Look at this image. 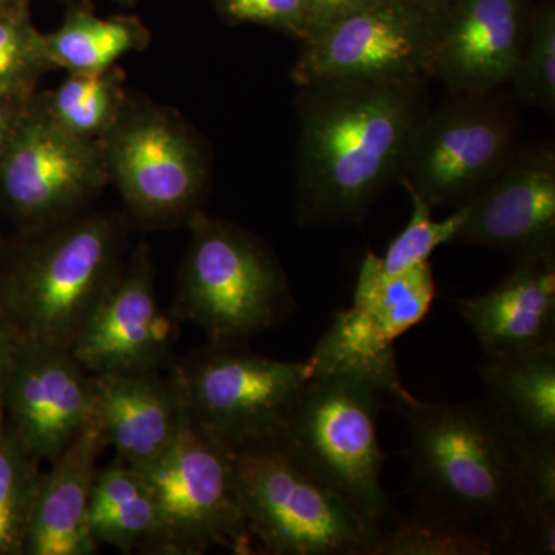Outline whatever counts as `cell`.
<instances>
[{
  "mask_svg": "<svg viewBox=\"0 0 555 555\" xmlns=\"http://www.w3.org/2000/svg\"><path fill=\"white\" fill-rule=\"evenodd\" d=\"M412 204L411 219L387 247L385 257H379V266L387 275H397L416 264L429 261L430 255L444 244L455 243L460 230L466 221V206L456 207L454 214L443 221H434V208L426 203L411 185L401 182Z\"/></svg>",
  "mask_w": 555,
  "mask_h": 555,
  "instance_id": "f1b7e54d",
  "label": "cell"
},
{
  "mask_svg": "<svg viewBox=\"0 0 555 555\" xmlns=\"http://www.w3.org/2000/svg\"><path fill=\"white\" fill-rule=\"evenodd\" d=\"M310 357L317 372L346 371L367 379L396 409L414 398L401 383L393 341L353 306L335 313Z\"/></svg>",
  "mask_w": 555,
  "mask_h": 555,
  "instance_id": "7402d4cb",
  "label": "cell"
},
{
  "mask_svg": "<svg viewBox=\"0 0 555 555\" xmlns=\"http://www.w3.org/2000/svg\"><path fill=\"white\" fill-rule=\"evenodd\" d=\"M50 69L43 33L33 25L28 3L0 14V94L36 90Z\"/></svg>",
  "mask_w": 555,
  "mask_h": 555,
  "instance_id": "83f0119b",
  "label": "cell"
},
{
  "mask_svg": "<svg viewBox=\"0 0 555 555\" xmlns=\"http://www.w3.org/2000/svg\"><path fill=\"white\" fill-rule=\"evenodd\" d=\"M317 374L312 357L283 361L244 345H208L171 375L189 418L230 451L281 437L299 393Z\"/></svg>",
  "mask_w": 555,
  "mask_h": 555,
  "instance_id": "52a82bcc",
  "label": "cell"
},
{
  "mask_svg": "<svg viewBox=\"0 0 555 555\" xmlns=\"http://www.w3.org/2000/svg\"><path fill=\"white\" fill-rule=\"evenodd\" d=\"M120 228L102 214L24 230L0 262V309L24 341L69 349L120 261Z\"/></svg>",
  "mask_w": 555,
  "mask_h": 555,
  "instance_id": "3957f363",
  "label": "cell"
},
{
  "mask_svg": "<svg viewBox=\"0 0 555 555\" xmlns=\"http://www.w3.org/2000/svg\"><path fill=\"white\" fill-rule=\"evenodd\" d=\"M411 430L416 505L474 526L503 551L517 553L528 514L524 447L485 400L397 408ZM543 507V506H542Z\"/></svg>",
  "mask_w": 555,
  "mask_h": 555,
  "instance_id": "7a4b0ae2",
  "label": "cell"
},
{
  "mask_svg": "<svg viewBox=\"0 0 555 555\" xmlns=\"http://www.w3.org/2000/svg\"><path fill=\"white\" fill-rule=\"evenodd\" d=\"M94 377L64 347L20 339L3 416L14 436L40 462H53L91 418Z\"/></svg>",
  "mask_w": 555,
  "mask_h": 555,
  "instance_id": "9a60e30c",
  "label": "cell"
},
{
  "mask_svg": "<svg viewBox=\"0 0 555 555\" xmlns=\"http://www.w3.org/2000/svg\"><path fill=\"white\" fill-rule=\"evenodd\" d=\"M5 243H3L2 236H0V262H2L3 254H5Z\"/></svg>",
  "mask_w": 555,
  "mask_h": 555,
  "instance_id": "8d00e7d4",
  "label": "cell"
},
{
  "mask_svg": "<svg viewBox=\"0 0 555 555\" xmlns=\"http://www.w3.org/2000/svg\"><path fill=\"white\" fill-rule=\"evenodd\" d=\"M514 94L526 105L555 112V17L546 9L529 21V35L509 80Z\"/></svg>",
  "mask_w": 555,
  "mask_h": 555,
  "instance_id": "f546056e",
  "label": "cell"
},
{
  "mask_svg": "<svg viewBox=\"0 0 555 555\" xmlns=\"http://www.w3.org/2000/svg\"><path fill=\"white\" fill-rule=\"evenodd\" d=\"M188 225L175 317L203 328L211 345H244L291 313L286 273L261 241L203 210Z\"/></svg>",
  "mask_w": 555,
  "mask_h": 555,
  "instance_id": "5b68a950",
  "label": "cell"
},
{
  "mask_svg": "<svg viewBox=\"0 0 555 555\" xmlns=\"http://www.w3.org/2000/svg\"><path fill=\"white\" fill-rule=\"evenodd\" d=\"M426 80L332 79L299 87V224H360L382 193L400 181L430 107Z\"/></svg>",
  "mask_w": 555,
  "mask_h": 555,
  "instance_id": "6da1fadb",
  "label": "cell"
},
{
  "mask_svg": "<svg viewBox=\"0 0 555 555\" xmlns=\"http://www.w3.org/2000/svg\"><path fill=\"white\" fill-rule=\"evenodd\" d=\"M382 398L375 386L352 372H317L299 393L281 434L324 485L378 529L389 516L382 485Z\"/></svg>",
  "mask_w": 555,
  "mask_h": 555,
  "instance_id": "8992f818",
  "label": "cell"
},
{
  "mask_svg": "<svg viewBox=\"0 0 555 555\" xmlns=\"http://www.w3.org/2000/svg\"><path fill=\"white\" fill-rule=\"evenodd\" d=\"M177 341V324L156 294L147 244L120 261L69 352L90 374L159 371Z\"/></svg>",
  "mask_w": 555,
  "mask_h": 555,
  "instance_id": "4fadbf2b",
  "label": "cell"
},
{
  "mask_svg": "<svg viewBox=\"0 0 555 555\" xmlns=\"http://www.w3.org/2000/svg\"><path fill=\"white\" fill-rule=\"evenodd\" d=\"M22 2H27L28 3V0H22Z\"/></svg>",
  "mask_w": 555,
  "mask_h": 555,
  "instance_id": "74e56055",
  "label": "cell"
},
{
  "mask_svg": "<svg viewBox=\"0 0 555 555\" xmlns=\"http://www.w3.org/2000/svg\"><path fill=\"white\" fill-rule=\"evenodd\" d=\"M126 73L119 67L96 73H68L60 87L39 93L40 105L61 129L101 141L129 104Z\"/></svg>",
  "mask_w": 555,
  "mask_h": 555,
  "instance_id": "d4e9b609",
  "label": "cell"
},
{
  "mask_svg": "<svg viewBox=\"0 0 555 555\" xmlns=\"http://www.w3.org/2000/svg\"><path fill=\"white\" fill-rule=\"evenodd\" d=\"M109 184L101 141L61 129L36 94L0 159V211L22 230L78 214Z\"/></svg>",
  "mask_w": 555,
  "mask_h": 555,
  "instance_id": "7c38bea8",
  "label": "cell"
},
{
  "mask_svg": "<svg viewBox=\"0 0 555 555\" xmlns=\"http://www.w3.org/2000/svg\"><path fill=\"white\" fill-rule=\"evenodd\" d=\"M485 358L513 356L555 341V262L520 261L492 291L455 299Z\"/></svg>",
  "mask_w": 555,
  "mask_h": 555,
  "instance_id": "d6986e66",
  "label": "cell"
},
{
  "mask_svg": "<svg viewBox=\"0 0 555 555\" xmlns=\"http://www.w3.org/2000/svg\"><path fill=\"white\" fill-rule=\"evenodd\" d=\"M496 91L448 93L438 107H429L398 182L411 185L433 208L469 203L517 149L516 113Z\"/></svg>",
  "mask_w": 555,
  "mask_h": 555,
  "instance_id": "9c48e42d",
  "label": "cell"
},
{
  "mask_svg": "<svg viewBox=\"0 0 555 555\" xmlns=\"http://www.w3.org/2000/svg\"><path fill=\"white\" fill-rule=\"evenodd\" d=\"M107 447L94 420L73 438L49 473L40 474L25 535L24 555H94L90 499L98 460Z\"/></svg>",
  "mask_w": 555,
  "mask_h": 555,
  "instance_id": "ac0fdd59",
  "label": "cell"
},
{
  "mask_svg": "<svg viewBox=\"0 0 555 555\" xmlns=\"http://www.w3.org/2000/svg\"><path fill=\"white\" fill-rule=\"evenodd\" d=\"M440 20L406 0H379L302 40L292 80L433 79Z\"/></svg>",
  "mask_w": 555,
  "mask_h": 555,
  "instance_id": "8fae6325",
  "label": "cell"
},
{
  "mask_svg": "<svg viewBox=\"0 0 555 555\" xmlns=\"http://www.w3.org/2000/svg\"><path fill=\"white\" fill-rule=\"evenodd\" d=\"M503 547L474 526L416 507L379 528L372 555H492Z\"/></svg>",
  "mask_w": 555,
  "mask_h": 555,
  "instance_id": "484cf974",
  "label": "cell"
},
{
  "mask_svg": "<svg viewBox=\"0 0 555 555\" xmlns=\"http://www.w3.org/2000/svg\"><path fill=\"white\" fill-rule=\"evenodd\" d=\"M529 35L521 0H462L440 21L433 79L448 93H486L513 78Z\"/></svg>",
  "mask_w": 555,
  "mask_h": 555,
  "instance_id": "2e32d148",
  "label": "cell"
},
{
  "mask_svg": "<svg viewBox=\"0 0 555 555\" xmlns=\"http://www.w3.org/2000/svg\"><path fill=\"white\" fill-rule=\"evenodd\" d=\"M436 294V278L429 261L387 275L379 266V257L367 251L358 273L352 306L387 339L396 341L427 315Z\"/></svg>",
  "mask_w": 555,
  "mask_h": 555,
  "instance_id": "cb8c5ba5",
  "label": "cell"
},
{
  "mask_svg": "<svg viewBox=\"0 0 555 555\" xmlns=\"http://www.w3.org/2000/svg\"><path fill=\"white\" fill-rule=\"evenodd\" d=\"M466 206L455 243L495 248L517 262H555V152L516 149Z\"/></svg>",
  "mask_w": 555,
  "mask_h": 555,
  "instance_id": "5bb4252c",
  "label": "cell"
},
{
  "mask_svg": "<svg viewBox=\"0 0 555 555\" xmlns=\"http://www.w3.org/2000/svg\"><path fill=\"white\" fill-rule=\"evenodd\" d=\"M51 68L67 73H96L115 67L120 57L144 50L150 33L129 17L102 20L89 10H69L56 31L43 35Z\"/></svg>",
  "mask_w": 555,
  "mask_h": 555,
  "instance_id": "603a6c76",
  "label": "cell"
},
{
  "mask_svg": "<svg viewBox=\"0 0 555 555\" xmlns=\"http://www.w3.org/2000/svg\"><path fill=\"white\" fill-rule=\"evenodd\" d=\"M444 2H448V0H409V3H412V5L415 7H420V9L427 11L429 14H433L434 17H437L436 13H434V10H440Z\"/></svg>",
  "mask_w": 555,
  "mask_h": 555,
  "instance_id": "e575fe53",
  "label": "cell"
},
{
  "mask_svg": "<svg viewBox=\"0 0 555 555\" xmlns=\"http://www.w3.org/2000/svg\"><path fill=\"white\" fill-rule=\"evenodd\" d=\"M93 420L118 459L142 467L173 444L188 422L173 378L159 371L93 374Z\"/></svg>",
  "mask_w": 555,
  "mask_h": 555,
  "instance_id": "e0dca14e",
  "label": "cell"
},
{
  "mask_svg": "<svg viewBox=\"0 0 555 555\" xmlns=\"http://www.w3.org/2000/svg\"><path fill=\"white\" fill-rule=\"evenodd\" d=\"M379 0H308L309 9V36L327 27L332 22L343 20L358 10L366 9ZM302 42V40H301Z\"/></svg>",
  "mask_w": 555,
  "mask_h": 555,
  "instance_id": "d6a6232c",
  "label": "cell"
},
{
  "mask_svg": "<svg viewBox=\"0 0 555 555\" xmlns=\"http://www.w3.org/2000/svg\"><path fill=\"white\" fill-rule=\"evenodd\" d=\"M36 94L38 90L0 94V159L16 137L22 120L30 112Z\"/></svg>",
  "mask_w": 555,
  "mask_h": 555,
  "instance_id": "1f68e13d",
  "label": "cell"
},
{
  "mask_svg": "<svg viewBox=\"0 0 555 555\" xmlns=\"http://www.w3.org/2000/svg\"><path fill=\"white\" fill-rule=\"evenodd\" d=\"M90 531L100 546L124 554H156L158 507L138 467L118 459L98 467L90 499Z\"/></svg>",
  "mask_w": 555,
  "mask_h": 555,
  "instance_id": "44dd1931",
  "label": "cell"
},
{
  "mask_svg": "<svg viewBox=\"0 0 555 555\" xmlns=\"http://www.w3.org/2000/svg\"><path fill=\"white\" fill-rule=\"evenodd\" d=\"M17 345H20V337L11 326L9 318L0 309V423L5 422L3 400H5L7 383H9L11 367H13L14 357H16Z\"/></svg>",
  "mask_w": 555,
  "mask_h": 555,
  "instance_id": "836d02e7",
  "label": "cell"
},
{
  "mask_svg": "<svg viewBox=\"0 0 555 555\" xmlns=\"http://www.w3.org/2000/svg\"><path fill=\"white\" fill-rule=\"evenodd\" d=\"M40 460L0 423V555H24Z\"/></svg>",
  "mask_w": 555,
  "mask_h": 555,
  "instance_id": "4316f807",
  "label": "cell"
},
{
  "mask_svg": "<svg viewBox=\"0 0 555 555\" xmlns=\"http://www.w3.org/2000/svg\"><path fill=\"white\" fill-rule=\"evenodd\" d=\"M158 507L156 554L199 555L221 545L251 554L233 454L189 418L173 444L138 467Z\"/></svg>",
  "mask_w": 555,
  "mask_h": 555,
  "instance_id": "ba28073f",
  "label": "cell"
},
{
  "mask_svg": "<svg viewBox=\"0 0 555 555\" xmlns=\"http://www.w3.org/2000/svg\"><path fill=\"white\" fill-rule=\"evenodd\" d=\"M224 16L266 25L305 40L309 33L308 0H217Z\"/></svg>",
  "mask_w": 555,
  "mask_h": 555,
  "instance_id": "4dcf8cb0",
  "label": "cell"
},
{
  "mask_svg": "<svg viewBox=\"0 0 555 555\" xmlns=\"http://www.w3.org/2000/svg\"><path fill=\"white\" fill-rule=\"evenodd\" d=\"M485 401L524 448L555 444V341L485 358Z\"/></svg>",
  "mask_w": 555,
  "mask_h": 555,
  "instance_id": "ffe728a7",
  "label": "cell"
},
{
  "mask_svg": "<svg viewBox=\"0 0 555 555\" xmlns=\"http://www.w3.org/2000/svg\"><path fill=\"white\" fill-rule=\"evenodd\" d=\"M101 142L109 182L142 222H188L201 210L208 178L206 155L177 116L130 100Z\"/></svg>",
  "mask_w": 555,
  "mask_h": 555,
  "instance_id": "30bf717a",
  "label": "cell"
},
{
  "mask_svg": "<svg viewBox=\"0 0 555 555\" xmlns=\"http://www.w3.org/2000/svg\"><path fill=\"white\" fill-rule=\"evenodd\" d=\"M251 547L272 555H372L379 529L302 463L283 437L232 451Z\"/></svg>",
  "mask_w": 555,
  "mask_h": 555,
  "instance_id": "277c9868",
  "label": "cell"
},
{
  "mask_svg": "<svg viewBox=\"0 0 555 555\" xmlns=\"http://www.w3.org/2000/svg\"><path fill=\"white\" fill-rule=\"evenodd\" d=\"M22 0H0V14L7 13V11H10L11 9H14V7L22 5Z\"/></svg>",
  "mask_w": 555,
  "mask_h": 555,
  "instance_id": "d590c367",
  "label": "cell"
}]
</instances>
